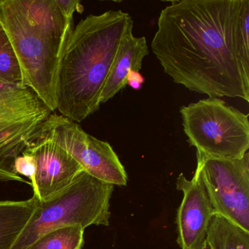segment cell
<instances>
[{"label": "cell", "instance_id": "obj_1", "mask_svg": "<svg viewBox=\"0 0 249 249\" xmlns=\"http://www.w3.org/2000/svg\"><path fill=\"white\" fill-rule=\"evenodd\" d=\"M151 51L173 82L209 98L249 102V0L173 1Z\"/></svg>", "mask_w": 249, "mask_h": 249}, {"label": "cell", "instance_id": "obj_2", "mask_svg": "<svg viewBox=\"0 0 249 249\" xmlns=\"http://www.w3.org/2000/svg\"><path fill=\"white\" fill-rule=\"evenodd\" d=\"M78 0H0V25L18 59L23 86L53 113L57 108L59 71Z\"/></svg>", "mask_w": 249, "mask_h": 249}, {"label": "cell", "instance_id": "obj_3", "mask_svg": "<svg viewBox=\"0 0 249 249\" xmlns=\"http://www.w3.org/2000/svg\"><path fill=\"white\" fill-rule=\"evenodd\" d=\"M134 22L122 10L89 15L73 29L62 58L57 86L60 115L80 123L100 108L103 87Z\"/></svg>", "mask_w": 249, "mask_h": 249}, {"label": "cell", "instance_id": "obj_4", "mask_svg": "<svg viewBox=\"0 0 249 249\" xmlns=\"http://www.w3.org/2000/svg\"><path fill=\"white\" fill-rule=\"evenodd\" d=\"M114 186L82 171L63 190L36 210L11 249H27L45 233L67 226L109 225Z\"/></svg>", "mask_w": 249, "mask_h": 249}, {"label": "cell", "instance_id": "obj_5", "mask_svg": "<svg viewBox=\"0 0 249 249\" xmlns=\"http://www.w3.org/2000/svg\"><path fill=\"white\" fill-rule=\"evenodd\" d=\"M183 131L197 152L211 158L241 159L249 149V115L220 98L182 106Z\"/></svg>", "mask_w": 249, "mask_h": 249}, {"label": "cell", "instance_id": "obj_6", "mask_svg": "<svg viewBox=\"0 0 249 249\" xmlns=\"http://www.w3.org/2000/svg\"><path fill=\"white\" fill-rule=\"evenodd\" d=\"M53 112L28 87L0 81V180L26 182L16 159L41 131Z\"/></svg>", "mask_w": 249, "mask_h": 249}, {"label": "cell", "instance_id": "obj_7", "mask_svg": "<svg viewBox=\"0 0 249 249\" xmlns=\"http://www.w3.org/2000/svg\"><path fill=\"white\" fill-rule=\"evenodd\" d=\"M196 167L215 215L249 232V153L222 160L196 153Z\"/></svg>", "mask_w": 249, "mask_h": 249}, {"label": "cell", "instance_id": "obj_8", "mask_svg": "<svg viewBox=\"0 0 249 249\" xmlns=\"http://www.w3.org/2000/svg\"><path fill=\"white\" fill-rule=\"evenodd\" d=\"M55 141L93 177L125 186L127 174L111 145L87 133L76 122L53 113L44 124Z\"/></svg>", "mask_w": 249, "mask_h": 249}, {"label": "cell", "instance_id": "obj_9", "mask_svg": "<svg viewBox=\"0 0 249 249\" xmlns=\"http://www.w3.org/2000/svg\"><path fill=\"white\" fill-rule=\"evenodd\" d=\"M25 151L33 154L37 161L31 184L37 200H46L59 193L84 171L45 126Z\"/></svg>", "mask_w": 249, "mask_h": 249}, {"label": "cell", "instance_id": "obj_10", "mask_svg": "<svg viewBox=\"0 0 249 249\" xmlns=\"http://www.w3.org/2000/svg\"><path fill=\"white\" fill-rule=\"evenodd\" d=\"M176 186L183 194L176 217L178 243L181 249H207V233L215 213L199 169L192 180L179 175Z\"/></svg>", "mask_w": 249, "mask_h": 249}, {"label": "cell", "instance_id": "obj_11", "mask_svg": "<svg viewBox=\"0 0 249 249\" xmlns=\"http://www.w3.org/2000/svg\"><path fill=\"white\" fill-rule=\"evenodd\" d=\"M148 53L149 49L145 37H135L132 33L124 39L103 87L100 97L101 104L111 100L125 88L129 72H139L142 61Z\"/></svg>", "mask_w": 249, "mask_h": 249}, {"label": "cell", "instance_id": "obj_12", "mask_svg": "<svg viewBox=\"0 0 249 249\" xmlns=\"http://www.w3.org/2000/svg\"><path fill=\"white\" fill-rule=\"evenodd\" d=\"M37 199L0 201V249H11L36 210Z\"/></svg>", "mask_w": 249, "mask_h": 249}, {"label": "cell", "instance_id": "obj_13", "mask_svg": "<svg viewBox=\"0 0 249 249\" xmlns=\"http://www.w3.org/2000/svg\"><path fill=\"white\" fill-rule=\"evenodd\" d=\"M206 242L210 249H249V232L215 214L208 227Z\"/></svg>", "mask_w": 249, "mask_h": 249}, {"label": "cell", "instance_id": "obj_14", "mask_svg": "<svg viewBox=\"0 0 249 249\" xmlns=\"http://www.w3.org/2000/svg\"><path fill=\"white\" fill-rule=\"evenodd\" d=\"M84 230L81 226H67L48 231L27 249H82Z\"/></svg>", "mask_w": 249, "mask_h": 249}, {"label": "cell", "instance_id": "obj_15", "mask_svg": "<svg viewBox=\"0 0 249 249\" xmlns=\"http://www.w3.org/2000/svg\"><path fill=\"white\" fill-rule=\"evenodd\" d=\"M0 81L23 86L22 73L14 49L0 25ZM24 87V86H23Z\"/></svg>", "mask_w": 249, "mask_h": 249}, {"label": "cell", "instance_id": "obj_16", "mask_svg": "<svg viewBox=\"0 0 249 249\" xmlns=\"http://www.w3.org/2000/svg\"><path fill=\"white\" fill-rule=\"evenodd\" d=\"M37 170V161L33 154L24 151L16 159L14 171L18 176H24L33 180Z\"/></svg>", "mask_w": 249, "mask_h": 249}, {"label": "cell", "instance_id": "obj_17", "mask_svg": "<svg viewBox=\"0 0 249 249\" xmlns=\"http://www.w3.org/2000/svg\"><path fill=\"white\" fill-rule=\"evenodd\" d=\"M145 79L139 72L130 71L128 74L126 85H129L134 89H140L142 87Z\"/></svg>", "mask_w": 249, "mask_h": 249}]
</instances>
